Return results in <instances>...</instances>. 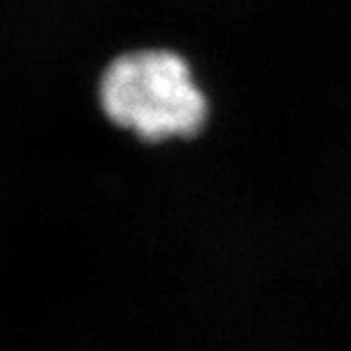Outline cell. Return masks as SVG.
Wrapping results in <instances>:
<instances>
[{
    "label": "cell",
    "instance_id": "cell-1",
    "mask_svg": "<svg viewBox=\"0 0 351 351\" xmlns=\"http://www.w3.org/2000/svg\"><path fill=\"white\" fill-rule=\"evenodd\" d=\"M101 105L117 125L149 142L196 135L208 117L187 62L169 51L117 58L101 80Z\"/></svg>",
    "mask_w": 351,
    "mask_h": 351
}]
</instances>
